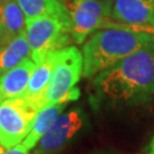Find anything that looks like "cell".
Instances as JSON below:
<instances>
[{
  "label": "cell",
  "instance_id": "6da1fadb",
  "mask_svg": "<svg viewBox=\"0 0 154 154\" xmlns=\"http://www.w3.org/2000/svg\"><path fill=\"white\" fill-rule=\"evenodd\" d=\"M96 95L113 104H134L154 95V42L94 77Z\"/></svg>",
  "mask_w": 154,
  "mask_h": 154
},
{
  "label": "cell",
  "instance_id": "7a4b0ae2",
  "mask_svg": "<svg viewBox=\"0 0 154 154\" xmlns=\"http://www.w3.org/2000/svg\"><path fill=\"white\" fill-rule=\"evenodd\" d=\"M154 42V35L121 28H105L89 35L82 46L85 78H93L125 57Z\"/></svg>",
  "mask_w": 154,
  "mask_h": 154
},
{
  "label": "cell",
  "instance_id": "3957f363",
  "mask_svg": "<svg viewBox=\"0 0 154 154\" xmlns=\"http://www.w3.org/2000/svg\"><path fill=\"white\" fill-rule=\"evenodd\" d=\"M82 53L77 47L69 46L57 50L47 93V105L77 99L79 90L75 86L82 75Z\"/></svg>",
  "mask_w": 154,
  "mask_h": 154
},
{
  "label": "cell",
  "instance_id": "277c9868",
  "mask_svg": "<svg viewBox=\"0 0 154 154\" xmlns=\"http://www.w3.org/2000/svg\"><path fill=\"white\" fill-rule=\"evenodd\" d=\"M25 35L35 64L66 47L71 37V21L56 16H41L26 22Z\"/></svg>",
  "mask_w": 154,
  "mask_h": 154
},
{
  "label": "cell",
  "instance_id": "5b68a950",
  "mask_svg": "<svg viewBox=\"0 0 154 154\" xmlns=\"http://www.w3.org/2000/svg\"><path fill=\"white\" fill-rule=\"evenodd\" d=\"M37 112L23 97L0 102V145L8 149L22 143L31 130Z\"/></svg>",
  "mask_w": 154,
  "mask_h": 154
},
{
  "label": "cell",
  "instance_id": "8992f818",
  "mask_svg": "<svg viewBox=\"0 0 154 154\" xmlns=\"http://www.w3.org/2000/svg\"><path fill=\"white\" fill-rule=\"evenodd\" d=\"M71 17V38L83 44L89 35L105 29L112 7L100 0H70L65 4Z\"/></svg>",
  "mask_w": 154,
  "mask_h": 154
},
{
  "label": "cell",
  "instance_id": "52a82bcc",
  "mask_svg": "<svg viewBox=\"0 0 154 154\" xmlns=\"http://www.w3.org/2000/svg\"><path fill=\"white\" fill-rule=\"evenodd\" d=\"M86 114L81 109L62 112L48 130L39 139L31 154H56L80 134L86 125Z\"/></svg>",
  "mask_w": 154,
  "mask_h": 154
},
{
  "label": "cell",
  "instance_id": "ba28073f",
  "mask_svg": "<svg viewBox=\"0 0 154 154\" xmlns=\"http://www.w3.org/2000/svg\"><path fill=\"white\" fill-rule=\"evenodd\" d=\"M111 18L128 25H153L154 0H113Z\"/></svg>",
  "mask_w": 154,
  "mask_h": 154
},
{
  "label": "cell",
  "instance_id": "9c48e42d",
  "mask_svg": "<svg viewBox=\"0 0 154 154\" xmlns=\"http://www.w3.org/2000/svg\"><path fill=\"white\" fill-rule=\"evenodd\" d=\"M56 51L49 54L35 65V69L30 78L26 93L23 96V98L37 111L47 105V93L53 73Z\"/></svg>",
  "mask_w": 154,
  "mask_h": 154
},
{
  "label": "cell",
  "instance_id": "30bf717a",
  "mask_svg": "<svg viewBox=\"0 0 154 154\" xmlns=\"http://www.w3.org/2000/svg\"><path fill=\"white\" fill-rule=\"evenodd\" d=\"M35 65L32 58H26L0 77V102L25 95Z\"/></svg>",
  "mask_w": 154,
  "mask_h": 154
},
{
  "label": "cell",
  "instance_id": "8fae6325",
  "mask_svg": "<svg viewBox=\"0 0 154 154\" xmlns=\"http://www.w3.org/2000/svg\"><path fill=\"white\" fill-rule=\"evenodd\" d=\"M64 104L65 103L46 105L37 112L31 130L25 137V139L22 142V144L29 151H32L35 147L39 139L42 137V135L48 130V128L60 116V114L64 110Z\"/></svg>",
  "mask_w": 154,
  "mask_h": 154
},
{
  "label": "cell",
  "instance_id": "7c38bea8",
  "mask_svg": "<svg viewBox=\"0 0 154 154\" xmlns=\"http://www.w3.org/2000/svg\"><path fill=\"white\" fill-rule=\"evenodd\" d=\"M26 58H31V49L23 32L0 48V77Z\"/></svg>",
  "mask_w": 154,
  "mask_h": 154
},
{
  "label": "cell",
  "instance_id": "4fadbf2b",
  "mask_svg": "<svg viewBox=\"0 0 154 154\" xmlns=\"http://www.w3.org/2000/svg\"><path fill=\"white\" fill-rule=\"evenodd\" d=\"M26 22L41 16H56L71 21L69 9L58 0H16Z\"/></svg>",
  "mask_w": 154,
  "mask_h": 154
},
{
  "label": "cell",
  "instance_id": "5bb4252c",
  "mask_svg": "<svg viewBox=\"0 0 154 154\" xmlns=\"http://www.w3.org/2000/svg\"><path fill=\"white\" fill-rule=\"evenodd\" d=\"M0 26L7 42L25 32L26 18L16 0L0 5Z\"/></svg>",
  "mask_w": 154,
  "mask_h": 154
},
{
  "label": "cell",
  "instance_id": "9a60e30c",
  "mask_svg": "<svg viewBox=\"0 0 154 154\" xmlns=\"http://www.w3.org/2000/svg\"><path fill=\"white\" fill-rule=\"evenodd\" d=\"M106 28H121L126 30H132L136 32H145L149 33L151 35H154V24L153 25H128V24H122L116 21L110 20L106 24Z\"/></svg>",
  "mask_w": 154,
  "mask_h": 154
},
{
  "label": "cell",
  "instance_id": "2e32d148",
  "mask_svg": "<svg viewBox=\"0 0 154 154\" xmlns=\"http://www.w3.org/2000/svg\"><path fill=\"white\" fill-rule=\"evenodd\" d=\"M29 152L30 151L21 143L16 146H14V147H11V149H5L1 154H30Z\"/></svg>",
  "mask_w": 154,
  "mask_h": 154
},
{
  "label": "cell",
  "instance_id": "e0dca14e",
  "mask_svg": "<svg viewBox=\"0 0 154 154\" xmlns=\"http://www.w3.org/2000/svg\"><path fill=\"white\" fill-rule=\"evenodd\" d=\"M6 44H7V40H6V38H5L4 32H2V29H1V26H0V48Z\"/></svg>",
  "mask_w": 154,
  "mask_h": 154
},
{
  "label": "cell",
  "instance_id": "ac0fdd59",
  "mask_svg": "<svg viewBox=\"0 0 154 154\" xmlns=\"http://www.w3.org/2000/svg\"><path fill=\"white\" fill-rule=\"evenodd\" d=\"M149 154H154V137H153V139L151 140V144H149Z\"/></svg>",
  "mask_w": 154,
  "mask_h": 154
},
{
  "label": "cell",
  "instance_id": "d6986e66",
  "mask_svg": "<svg viewBox=\"0 0 154 154\" xmlns=\"http://www.w3.org/2000/svg\"><path fill=\"white\" fill-rule=\"evenodd\" d=\"M100 1H103V2H105V4H107V5L111 6V7H112V4H113V0H100Z\"/></svg>",
  "mask_w": 154,
  "mask_h": 154
},
{
  "label": "cell",
  "instance_id": "ffe728a7",
  "mask_svg": "<svg viewBox=\"0 0 154 154\" xmlns=\"http://www.w3.org/2000/svg\"><path fill=\"white\" fill-rule=\"evenodd\" d=\"M8 1H11V0H0V5H4V4L8 2Z\"/></svg>",
  "mask_w": 154,
  "mask_h": 154
},
{
  "label": "cell",
  "instance_id": "44dd1931",
  "mask_svg": "<svg viewBox=\"0 0 154 154\" xmlns=\"http://www.w3.org/2000/svg\"><path fill=\"white\" fill-rule=\"evenodd\" d=\"M58 1H60V2H62V4H64V5H65L66 2H67V1H70V0H58Z\"/></svg>",
  "mask_w": 154,
  "mask_h": 154
},
{
  "label": "cell",
  "instance_id": "7402d4cb",
  "mask_svg": "<svg viewBox=\"0 0 154 154\" xmlns=\"http://www.w3.org/2000/svg\"><path fill=\"white\" fill-rule=\"evenodd\" d=\"M4 151H5V149H4V147H2V146H1V145H0V154L2 153V152H4Z\"/></svg>",
  "mask_w": 154,
  "mask_h": 154
}]
</instances>
